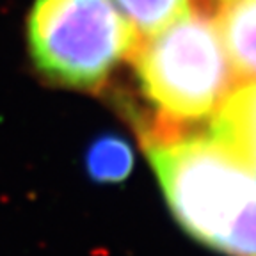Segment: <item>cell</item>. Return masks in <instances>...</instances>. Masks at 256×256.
Returning a JSON list of instances; mask_svg holds the SVG:
<instances>
[{
  "label": "cell",
  "instance_id": "cell-2",
  "mask_svg": "<svg viewBox=\"0 0 256 256\" xmlns=\"http://www.w3.org/2000/svg\"><path fill=\"white\" fill-rule=\"evenodd\" d=\"M144 96L168 123L212 118L238 88L216 18L190 6L132 56Z\"/></svg>",
  "mask_w": 256,
  "mask_h": 256
},
{
  "label": "cell",
  "instance_id": "cell-4",
  "mask_svg": "<svg viewBox=\"0 0 256 256\" xmlns=\"http://www.w3.org/2000/svg\"><path fill=\"white\" fill-rule=\"evenodd\" d=\"M210 136L256 172V80L228 96L210 120Z\"/></svg>",
  "mask_w": 256,
  "mask_h": 256
},
{
  "label": "cell",
  "instance_id": "cell-1",
  "mask_svg": "<svg viewBox=\"0 0 256 256\" xmlns=\"http://www.w3.org/2000/svg\"><path fill=\"white\" fill-rule=\"evenodd\" d=\"M144 148L172 216L226 256H256V172L208 136L150 130Z\"/></svg>",
  "mask_w": 256,
  "mask_h": 256
},
{
  "label": "cell",
  "instance_id": "cell-7",
  "mask_svg": "<svg viewBox=\"0 0 256 256\" xmlns=\"http://www.w3.org/2000/svg\"><path fill=\"white\" fill-rule=\"evenodd\" d=\"M139 38H148L190 9V0H114Z\"/></svg>",
  "mask_w": 256,
  "mask_h": 256
},
{
  "label": "cell",
  "instance_id": "cell-3",
  "mask_svg": "<svg viewBox=\"0 0 256 256\" xmlns=\"http://www.w3.org/2000/svg\"><path fill=\"white\" fill-rule=\"evenodd\" d=\"M140 38L114 0H34L28 50L44 76L73 89H98Z\"/></svg>",
  "mask_w": 256,
  "mask_h": 256
},
{
  "label": "cell",
  "instance_id": "cell-6",
  "mask_svg": "<svg viewBox=\"0 0 256 256\" xmlns=\"http://www.w3.org/2000/svg\"><path fill=\"white\" fill-rule=\"evenodd\" d=\"M134 168V152L126 139L116 134H104L89 144L86 171L96 184H121Z\"/></svg>",
  "mask_w": 256,
  "mask_h": 256
},
{
  "label": "cell",
  "instance_id": "cell-5",
  "mask_svg": "<svg viewBox=\"0 0 256 256\" xmlns=\"http://www.w3.org/2000/svg\"><path fill=\"white\" fill-rule=\"evenodd\" d=\"M238 84L256 80V0H224L216 16Z\"/></svg>",
  "mask_w": 256,
  "mask_h": 256
}]
</instances>
